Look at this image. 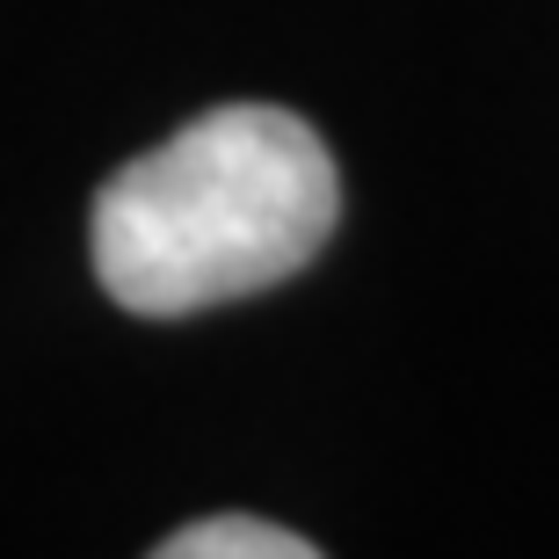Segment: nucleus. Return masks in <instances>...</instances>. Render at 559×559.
Segmentation results:
<instances>
[{
    "label": "nucleus",
    "mask_w": 559,
    "mask_h": 559,
    "mask_svg": "<svg viewBox=\"0 0 559 559\" xmlns=\"http://www.w3.org/2000/svg\"><path fill=\"white\" fill-rule=\"evenodd\" d=\"M342 189L306 117L233 103L139 153L95 197V276L124 312L175 320L298 276L328 248Z\"/></svg>",
    "instance_id": "obj_1"
},
{
    "label": "nucleus",
    "mask_w": 559,
    "mask_h": 559,
    "mask_svg": "<svg viewBox=\"0 0 559 559\" xmlns=\"http://www.w3.org/2000/svg\"><path fill=\"white\" fill-rule=\"evenodd\" d=\"M160 559H312V538H290L262 516H211L160 545Z\"/></svg>",
    "instance_id": "obj_2"
}]
</instances>
